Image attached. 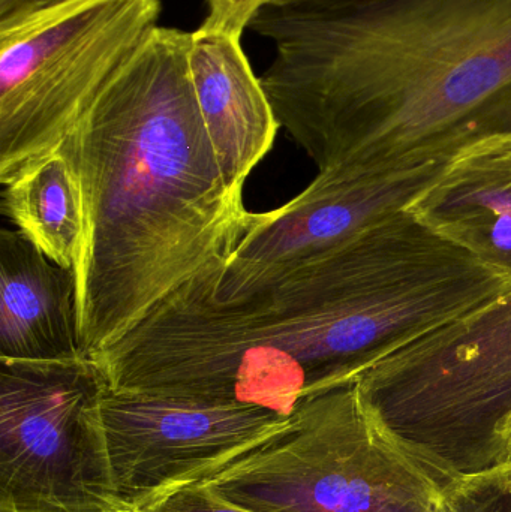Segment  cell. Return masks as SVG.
Returning <instances> with one entry per match:
<instances>
[{"mask_svg":"<svg viewBox=\"0 0 511 512\" xmlns=\"http://www.w3.org/2000/svg\"><path fill=\"white\" fill-rule=\"evenodd\" d=\"M249 29L275 47L261 84L318 171L449 161L511 132V0L267 5Z\"/></svg>","mask_w":511,"mask_h":512,"instance_id":"1","label":"cell"},{"mask_svg":"<svg viewBox=\"0 0 511 512\" xmlns=\"http://www.w3.org/2000/svg\"><path fill=\"white\" fill-rule=\"evenodd\" d=\"M189 42L185 30L156 27L56 150L77 174L86 210L74 270L86 357L225 262L248 219L201 117Z\"/></svg>","mask_w":511,"mask_h":512,"instance_id":"2","label":"cell"},{"mask_svg":"<svg viewBox=\"0 0 511 512\" xmlns=\"http://www.w3.org/2000/svg\"><path fill=\"white\" fill-rule=\"evenodd\" d=\"M461 478L347 384L309 397L278 432L200 481L255 512H450Z\"/></svg>","mask_w":511,"mask_h":512,"instance_id":"3","label":"cell"},{"mask_svg":"<svg viewBox=\"0 0 511 512\" xmlns=\"http://www.w3.org/2000/svg\"><path fill=\"white\" fill-rule=\"evenodd\" d=\"M161 0H66L0 24V182L56 152L158 27Z\"/></svg>","mask_w":511,"mask_h":512,"instance_id":"4","label":"cell"},{"mask_svg":"<svg viewBox=\"0 0 511 512\" xmlns=\"http://www.w3.org/2000/svg\"><path fill=\"white\" fill-rule=\"evenodd\" d=\"M93 358H0V512H129L114 486Z\"/></svg>","mask_w":511,"mask_h":512,"instance_id":"5","label":"cell"},{"mask_svg":"<svg viewBox=\"0 0 511 512\" xmlns=\"http://www.w3.org/2000/svg\"><path fill=\"white\" fill-rule=\"evenodd\" d=\"M114 486L129 512L177 484L204 480L278 432L288 417L248 405L105 391Z\"/></svg>","mask_w":511,"mask_h":512,"instance_id":"6","label":"cell"},{"mask_svg":"<svg viewBox=\"0 0 511 512\" xmlns=\"http://www.w3.org/2000/svg\"><path fill=\"white\" fill-rule=\"evenodd\" d=\"M449 161L381 170L336 167L318 171L308 188L284 206L249 212L242 236L225 262L201 274L219 292L296 264L371 222L404 210Z\"/></svg>","mask_w":511,"mask_h":512,"instance_id":"7","label":"cell"},{"mask_svg":"<svg viewBox=\"0 0 511 512\" xmlns=\"http://www.w3.org/2000/svg\"><path fill=\"white\" fill-rule=\"evenodd\" d=\"M188 66L222 173L243 191L281 129L269 96L249 65L242 38L231 33L198 27L191 33Z\"/></svg>","mask_w":511,"mask_h":512,"instance_id":"8","label":"cell"},{"mask_svg":"<svg viewBox=\"0 0 511 512\" xmlns=\"http://www.w3.org/2000/svg\"><path fill=\"white\" fill-rule=\"evenodd\" d=\"M405 210L511 276V132L456 152Z\"/></svg>","mask_w":511,"mask_h":512,"instance_id":"9","label":"cell"},{"mask_svg":"<svg viewBox=\"0 0 511 512\" xmlns=\"http://www.w3.org/2000/svg\"><path fill=\"white\" fill-rule=\"evenodd\" d=\"M75 271L42 254L20 231L0 233V358L68 361L78 345Z\"/></svg>","mask_w":511,"mask_h":512,"instance_id":"10","label":"cell"},{"mask_svg":"<svg viewBox=\"0 0 511 512\" xmlns=\"http://www.w3.org/2000/svg\"><path fill=\"white\" fill-rule=\"evenodd\" d=\"M2 210L42 254L75 270L86 242V210L80 180L62 153L5 185Z\"/></svg>","mask_w":511,"mask_h":512,"instance_id":"11","label":"cell"},{"mask_svg":"<svg viewBox=\"0 0 511 512\" xmlns=\"http://www.w3.org/2000/svg\"><path fill=\"white\" fill-rule=\"evenodd\" d=\"M132 512H255L221 498L204 481L177 484Z\"/></svg>","mask_w":511,"mask_h":512,"instance_id":"12","label":"cell"},{"mask_svg":"<svg viewBox=\"0 0 511 512\" xmlns=\"http://www.w3.org/2000/svg\"><path fill=\"white\" fill-rule=\"evenodd\" d=\"M270 3L272 0H207V15L200 27L242 38L252 18Z\"/></svg>","mask_w":511,"mask_h":512,"instance_id":"13","label":"cell"},{"mask_svg":"<svg viewBox=\"0 0 511 512\" xmlns=\"http://www.w3.org/2000/svg\"><path fill=\"white\" fill-rule=\"evenodd\" d=\"M450 512H507V508L500 490L485 475H470L453 490Z\"/></svg>","mask_w":511,"mask_h":512,"instance_id":"14","label":"cell"},{"mask_svg":"<svg viewBox=\"0 0 511 512\" xmlns=\"http://www.w3.org/2000/svg\"><path fill=\"white\" fill-rule=\"evenodd\" d=\"M66 0H0V24L14 23Z\"/></svg>","mask_w":511,"mask_h":512,"instance_id":"15","label":"cell"},{"mask_svg":"<svg viewBox=\"0 0 511 512\" xmlns=\"http://www.w3.org/2000/svg\"><path fill=\"white\" fill-rule=\"evenodd\" d=\"M357 2V0H272L270 5L284 8H320V6L342 5V3Z\"/></svg>","mask_w":511,"mask_h":512,"instance_id":"16","label":"cell"},{"mask_svg":"<svg viewBox=\"0 0 511 512\" xmlns=\"http://www.w3.org/2000/svg\"><path fill=\"white\" fill-rule=\"evenodd\" d=\"M483 475L494 481L495 484L501 487H511V450L507 454L506 462L498 468L492 469L489 472H483Z\"/></svg>","mask_w":511,"mask_h":512,"instance_id":"17","label":"cell"},{"mask_svg":"<svg viewBox=\"0 0 511 512\" xmlns=\"http://www.w3.org/2000/svg\"><path fill=\"white\" fill-rule=\"evenodd\" d=\"M483 475V474H479ZM486 477V475H485ZM488 478V477H486ZM489 480V478H488ZM491 481L492 484H494L495 487H497L498 490H500L501 496H503L504 505H506L507 512H511V487H501L498 486V484H495L494 481Z\"/></svg>","mask_w":511,"mask_h":512,"instance_id":"18","label":"cell"}]
</instances>
